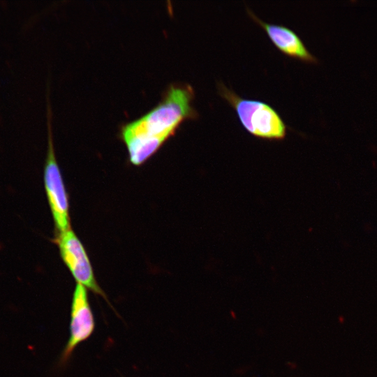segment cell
I'll return each instance as SVG.
<instances>
[{"label":"cell","instance_id":"5b68a950","mask_svg":"<svg viewBox=\"0 0 377 377\" xmlns=\"http://www.w3.org/2000/svg\"><path fill=\"white\" fill-rule=\"evenodd\" d=\"M95 325L88 290L84 286L77 283L71 304L69 338L60 356L61 365L66 364L75 348L92 335Z\"/></svg>","mask_w":377,"mask_h":377},{"label":"cell","instance_id":"277c9868","mask_svg":"<svg viewBox=\"0 0 377 377\" xmlns=\"http://www.w3.org/2000/svg\"><path fill=\"white\" fill-rule=\"evenodd\" d=\"M55 242L64 263L77 283L100 295L110 304L106 295L96 281L87 251L73 230L57 234Z\"/></svg>","mask_w":377,"mask_h":377},{"label":"cell","instance_id":"7a4b0ae2","mask_svg":"<svg viewBox=\"0 0 377 377\" xmlns=\"http://www.w3.org/2000/svg\"><path fill=\"white\" fill-rule=\"evenodd\" d=\"M221 95L235 108L244 128L251 134L269 140L283 139L286 127L278 113L267 104L243 99L220 85Z\"/></svg>","mask_w":377,"mask_h":377},{"label":"cell","instance_id":"6da1fadb","mask_svg":"<svg viewBox=\"0 0 377 377\" xmlns=\"http://www.w3.org/2000/svg\"><path fill=\"white\" fill-rule=\"evenodd\" d=\"M194 90L189 84H172L154 108L121 128L130 162L140 165L173 135L186 119L197 118L193 107Z\"/></svg>","mask_w":377,"mask_h":377},{"label":"cell","instance_id":"3957f363","mask_svg":"<svg viewBox=\"0 0 377 377\" xmlns=\"http://www.w3.org/2000/svg\"><path fill=\"white\" fill-rule=\"evenodd\" d=\"M48 149L44 168V185L57 234L71 229L68 198L59 167L57 164L47 105Z\"/></svg>","mask_w":377,"mask_h":377},{"label":"cell","instance_id":"8992f818","mask_svg":"<svg viewBox=\"0 0 377 377\" xmlns=\"http://www.w3.org/2000/svg\"><path fill=\"white\" fill-rule=\"evenodd\" d=\"M248 13L265 29L273 44L283 54L305 62H317V59L309 52L301 39L291 29L281 25L265 23L251 10H248Z\"/></svg>","mask_w":377,"mask_h":377}]
</instances>
